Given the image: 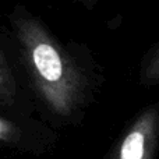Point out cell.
<instances>
[{
	"label": "cell",
	"mask_w": 159,
	"mask_h": 159,
	"mask_svg": "<svg viewBox=\"0 0 159 159\" xmlns=\"http://www.w3.org/2000/svg\"><path fill=\"white\" fill-rule=\"evenodd\" d=\"M159 151V101L144 107L124 129L109 159H155Z\"/></svg>",
	"instance_id": "3957f363"
},
{
	"label": "cell",
	"mask_w": 159,
	"mask_h": 159,
	"mask_svg": "<svg viewBox=\"0 0 159 159\" xmlns=\"http://www.w3.org/2000/svg\"><path fill=\"white\" fill-rule=\"evenodd\" d=\"M20 103V87L14 67L0 38V109L14 110Z\"/></svg>",
	"instance_id": "277c9868"
},
{
	"label": "cell",
	"mask_w": 159,
	"mask_h": 159,
	"mask_svg": "<svg viewBox=\"0 0 159 159\" xmlns=\"http://www.w3.org/2000/svg\"><path fill=\"white\" fill-rule=\"evenodd\" d=\"M8 22L21 66L43 109L59 123H75L101 78L91 53L57 36L21 3L10 11Z\"/></svg>",
	"instance_id": "6da1fadb"
},
{
	"label": "cell",
	"mask_w": 159,
	"mask_h": 159,
	"mask_svg": "<svg viewBox=\"0 0 159 159\" xmlns=\"http://www.w3.org/2000/svg\"><path fill=\"white\" fill-rule=\"evenodd\" d=\"M0 109V149L41 155L55 147L56 134L48 126L20 113Z\"/></svg>",
	"instance_id": "7a4b0ae2"
},
{
	"label": "cell",
	"mask_w": 159,
	"mask_h": 159,
	"mask_svg": "<svg viewBox=\"0 0 159 159\" xmlns=\"http://www.w3.org/2000/svg\"><path fill=\"white\" fill-rule=\"evenodd\" d=\"M140 82L145 87L159 85V42L145 53L141 60Z\"/></svg>",
	"instance_id": "5b68a950"
},
{
	"label": "cell",
	"mask_w": 159,
	"mask_h": 159,
	"mask_svg": "<svg viewBox=\"0 0 159 159\" xmlns=\"http://www.w3.org/2000/svg\"><path fill=\"white\" fill-rule=\"evenodd\" d=\"M75 2L81 3V4L85 6V7H91V6H93L95 3H98L99 0H75Z\"/></svg>",
	"instance_id": "8992f818"
}]
</instances>
